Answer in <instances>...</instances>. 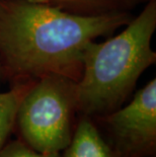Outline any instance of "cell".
I'll return each mask as SVG.
<instances>
[{
    "mask_svg": "<svg viewBox=\"0 0 156 157\" xmlns=\"http://www.w3.org/2000/svg\"><path fill=\"white\" fill-rule=\"evenodd\" d=\"M134 16H81L31 0H0V66L13 86L46 75L77 82L89 43L112 35Z\"/></svg>",
    "mask_w": 156,
    "mask_h": 157,
    "instance_id": "cell-1",
    "label": "cell"
},
{
    "mask_svg": "<svg viewBox=\"0 0 156 157\" xmlns=\"http://www.w3.org/2000/svg\"><path fill=\"white\" fill-rule=\"evenodd\" d=\"M3 82H4V77H3V73H2L1 66H0V86H1V84H2Z\"/></svg>",
    "mask_w": 156,
    "mask_h": 157,
    "instance_id": "cell-9",
    "label": "cell"
},
{
    "mask_svg": "<svg viewBox=\"0 0 156 157\" xmlns=\"http://www.w3.org/2000/svg\"><path fill=\"white\" fill-rule=\"evenodd\" d=\"M78 120L76 81L61 75L39 78L16 111V138L44 154L62 153L70 144Z\"/></svg>",
    "mask_w": 156,
    "mask_h": 157,
    "instance_id": "cell-3",
    "label": "cell"
},
{
    "mask_svg": "<svg viewBox=\"0 0 156 157\" xmlns=\"http://www.w3.org/2000/svg\"><path fill=\"white\" fill-rule=\"evenodd\" d=\"M62 157H118L101 136L93 120L78 116L72 140L61 153Z\"/></svg>",
    "mask_w": 156,
    "mask_h": 157,
    "instance_id": "cell-5",
    "label": "cell"
},
{
    "mask_svg": "<svg viewBox=\"0 0 156 157\" xmlns=\"http://www.w3.org/2000/svg\"><path fill=\"white\" fill-rule=\"evenodd\" d=\"M41 4L81 16H98L117 12H130L145 0H31Z\"/></svg>",
    "mask_w": 156,
    "mask_h": 157,
    "instance_id": "cell-6",
    "label": "cell"
},
{
    "mask_svg": "<svg viewBox=\"0 0 156 157\" xmlns=\"http://www.w3.org/2000/svg\"><path fill=\"white\" fill-rule=\"evenodd\" d=\"M0 157H62L61 153L44 154L38 152L18 140H8L0 150Z\"/></svg>",
    "mask_w": 156,
    "mask_h": 157,
    "instance_id": "cell-8",
    "label": "cell"
},
{
    "mask_svg": "<svg viewBox=\"0 0 156 157\" xmlns=\"http://www.w3.org/2000/svg\"><path fill=\"white\" fill-rule=\"evenodd\" d=\"M92 120L118 157H156V79L126 106Z\"/></svg>",
    "mask_w": 156,
    "mask_h": 157,
    "instance_id": "cell-4",
    "label": "cell"
},
{
    "mask_svg": "<svg viewBox=\"0 0 156 157\" xmlns=\"http://www.w3.org/2000/svg\"><path fill=\"white\" fill-rule=\"evenodd\" d=\"M34 82L16 84L10 86L8 91L0 92V150L13 133L17 108Z\"/></svg>",
    "mask_w": 156,
    "mask_h": 157,
    "instance_id": "cell-7",
    "label": "cell"
},
{
    "mask_svg": "<svg viewBox=\"0 0 156 157\" xmlns=\"http://www.w3.org/2000/svg\"><path fill=\"white\" fill-rule=\"evenodd\" d=\"M126 28L107 41H92L83 54L76 82L78 116L101 117L120 109L138 79L156 62L151 41L156 29V0H148Z\"/></svg>",
    "mask_w": 156,
    "mask_h": 157,
    "instance_id": "cell-2",
    "label": "cell"
}]
</instances>
